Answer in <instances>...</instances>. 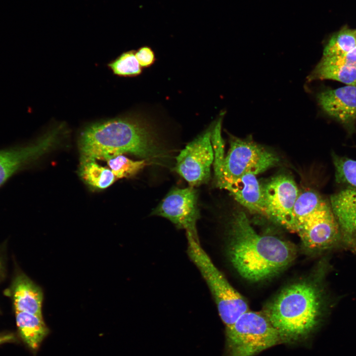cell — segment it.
<instances>
[{"instance_id": "6da1fadb", "label": "cell", "mask_w": 356, "mask_h": 356, "mask_svg": "<svg viewBox=\"0 0 356 356\" xmlns=\"http://www.w3.org/2000/svg\"><path fill=\"white\" fill-rule=\"evenodd\" d=\"M227 254L237 272L252 282L269 279L294 260L296 251L278 237L258 233L244 212L234 213L228 231Z\"/></svg>"}, {"instance_id": "7a4b0ae2", "label": "cell", "mask_w": 356, "mask_h": 356, "mask_svg": "<svg viewBox=\"0 0 356 356\" xmlns=\"http://www.w3.org/2000/svg\"><path fill=\"white\" fill-rule=\"evenodd\" d=\"M79 148L81 160H103L124 153L147 160L163 154L155 130L147 123L133 117L116 118L88 126L81 134Z\"/></svg>"}, {"instance_id": "3957f363", "label": "cell", "mask_w": 356, "mask_h": 356, "mask_svg": "<svg viewBox=\"0 0 356 356\" xmlns=\"http://www.w3.org/2000/svg\"><path fill=\"white\" fill-rule=\"evenodd\" d=\"M321 307L318 288L312 282L304 280L283 289L266 306L263 313L281 341L293 342L305 338L313 329Z\"/></svg>"}, {"instance_id": "277c9868", "label": "cell", "mask_w": 356, "mask_h": 356, "mask_svg": "<svg viewBox=\"0 0 356 356\" xmlns=\"http://www.w3.org/2000/svg\"><path fill=\"white\" fill-rule=\"evenodd\" d=\"M187 254L198 269L214 298L226 327L232 325L249 307L243 297L229 283L201 246L198 235L186 233Z\"/></svg>"}, {"instance_id": "5b68a950", "label": "cell", "mask_w": 356, "mask_h": 356, "mask_svg": "<svg viewBox=\"0 0 356 356\" xmlns=\"http://www.w3.org/2000/svg\"><path fill=\"white\" fill-rule=\"evenodd\" d=\"M226 356H254L281 342L263 312L250 310L225 327Z\"/></svg>"}, {"instance_id": "8992f818", "label": "cell", "mask_w": 356, "mask_h": 356, "mask_svg": "<svg viewBox=\"0 0 356 356\" xmlns=\"http://www.w3.org/2000/svg\"><path fill=\"white\" fill-rule=\"evenodd\" d=\"M278 158L272 152L249 139L230 137V147L224 158L222 167L224 185L248 173L257 175L274 166Z\"/></svg>"}, {"instance_id": "52a82bcc", "label": "cell", "mask_w": 356, "mask_h": 356, "mask_svg": "<svg viewBox=\"0 0 356 356\" xmlns=\"http://www.w3.org/2000/svg\"><path fill=\"white\" fill-rule=\"evenodd\" d=\"M212 128L188 143L176 157L174 170L187 181L189 186L207 183L210 178L214 161Z\"/></svg>"}, {"instance_id": "ba28073f", "label": "cell", "mask_w": 356, "mask_h": 356, "mask_svg": "<svg viewBox=\"0 0 356 356\" xmlns=\"http://www.w3.org/2000/svg\"><path fill=\"white\" fill-rule=\"evenodd\" d=\"M267 217L292 232L297 224L293 211L299 192L293 179L288 175H277L263 186Z\"/></svg>"}, {"instance_id": "9c48e42d", "label": "cell", "mask_w": 356, "mask_h": 356, "mask_svg": "<svg viewBox=\"0 0 356 356\" xmlns=\"http://www.w3.org/2000/svg\"><path fill=\"white\" fill-rule=\"evenodd\" d=\"M296 232L305 247L312 251L329 249L342 240L341 231L329 202L325 200L298 223Z\"/></svg>"}, {"instance_id": "30bf717a", "label": "cell", "mask_w": 356, "mask_h": 356, "mask_svg": "<svg viewBox=\"0 0 356 356\" xmlns=\"http://www.w3.org/2000/svg\"><path fill=\"white\" fill-rule=\"evenodd\" d=\"M198 193L194 187L175 188L170 190L152 215L166 218L186 233L198 235L196 223L200 218Z\"/></svg>"}, {"instance_id": "8fae6325", "label": "cell", "mask_w": 356, "mask_h": 356, "mask_svg": "<svg viewBox=\"0 0 356 356\" xmlns=\"http://www.w3.org/2000/svg\"><path fill=\"white\" fill-rule=\"evenodd\" d=\"M60 131L55 129L37 140L0 150V187L46 152L55 143Z\"/></svg>"}, {"instance_id": "7c38bea8", "label": "cell", "mask_w": 356, "mask_h": 356, "mask_svg": "<svg viewBox=\"0 0 356 356\" xmlns=\"http://www.w3.org/2000/svg\"><path fill=\"white\" fill-rule=\"evenodd\" d=\"M316 99L322 110L340 123L350 126L356 120V86L323 90Z\"/></svg>"}, {"instance_id": "4fadbf2b", "label": "cell", "mask_w": 356, "mask_h": 356, "mask_svg": "<svg viewBox=\"0 0 356 356\" xmlns=\"http://www.w3.org/2000/svg\"><path fill=\"white\" fill-rule=\"evenodd\" d=\"M329 202L342 240L356 251V190L344 188L332 194Z\"/></svg>"}, {"instance_id": "5bb4252c", "label": "cell", "mask_w": 356, "mask_h": 356, "mask_svg": "<svg viewBox=\"0 0 356 356\" xmlns=\"http://www.w3.org/2000/svg\"><path fill=\"white\" fill-rule=\"evenodd\" d=\"M325 79L356 86V46L342 55L322 56L308 77L309 81Z\"/></svg>"}, {"instance_id": "9a60e30c", "label": "cell", "mask_w": 356, "mask_h": 356, "mask_svg": "<svg viewBox=\"0 0 356 356\" xmlns=\"http://www.w3.org/2000/svg\"><path fill=\"white\" fill-rule=\"evenodd\" d=\"M256 176L246 174L225 184L222 189L227 190L237 202L250 212L265 216L263 188Z\"/></svg>"}, {"instance_id": "2e32d148", "label": "cell", "mask_w": 356, "mask_h": 356, "mask_svg": "<svg viewBox=\"0 0 356 356\" xmlns=\"http://www.w3.org/2000/svg\"><path fill=\"white\" fill-rule=\"evenodd\" d=\"M12 297L15 312H22L42 316L43 294L40 288L24 274L14 280Z\"/></svg>"}, {"instance_id": "e0dca14e", "label": "cell", "mask_w": 356, "mask_h": 356, "mask_svg": "<svg viewBox=\"0 0 356 356\" xmlns=\"http://www.w3.org/2000/svg\"><path fill=\"white\" fill-rule=\"evenodd\" d=\"M16 321L20 336L32 351H36L49 333L43 316L22 312H15Z\"/></svg>"}, {"instance_id": "ac0fdd59", "label": "cell", "mask_w": 356, "mask_h": 356, "mask_svg": "<svg viewBox=\"0 0 356 356\" xmlns=\"http://www.w3.org/2000/svg\"><path fill=\"white\" fill-rule=\"evenodd\" d=\"M79 171L84 181L99 189L108 187L116 179L110 169L99 165L95 160H82Z\"/></svg>"}, {"instance_id": "d6986e66", "label": "cell", "mask_w": 356, "mask_h": 356, "mask_svg": "<svg viewBox=\"0 0 356 356\" xmlns=\"http://www.w3.org/2000/svg\"><path fill=\"white\" fill-rule=\"evenodd\" d=\"M356 46V31L343 28L333 35L325 45L323 56L342 55Z\"/></svg>"}, {"instance_id": "ffe728a7", "label": "cell", "mask_w": 356, "mask_h": 356, "mask_svg": "<svg viewBox=\"0 0 356 356\" xmlns=\"http://www.w3.org/2000/svg\"><path fill=\"white\" fill-rule=\"evenodd\" d=\"M224 114H222L212 128L211 142L214 152V178L219 187L222 181V167L224 160V143L222 136V125Z\"/></svg>"}, {"instance_id": "44dd1931", "label": "cell", "mask_w": 356, "mask_h": 356, "mask_svg": "<svg viewBox=\"0 0 356 356\" xmlns=\"http://www.w3.org/2000/svg\"><path fill=\"white\" fill-rule=\"evenodd\" d=\"M103 160L106 161L116 178L134 176L147 164L146 160L134 161L123 154L108 156Z\"/></svg>"}, {"instance_id": "7402d4cb", "label": "cell", "mask_w": 356, "mask_h": 356, "mask_svg": "<svg viewBox=\"0 0 356 356\" xmlns=\"http://www.w3.org/2000/svg\"><path fill=\"white\" fill-rule=\"evenodd\" d=\"M336 182L344 188L356 190V160L332 154Z\"/></svg>"}, {"instance_id": "603a6c76", "label": "cell", "mask_w": 356, "mask_h": 356, "mask_svg": "<svg viewBox=\"0 0 356 356\" xmlns=\"http://www.w3.org/2000/svg\"><path fill=\"white\" fill-rule=\"evenodd\" d=\"M323 200L318 193L312 190L299 193L293 211L297 229L298 223L315 211Z\"/></svg>"}, {"instance_id": "cb8c5ba5", "label": "cell", "mask_w": 356, "mask_h": 356, "mask_svg": "<svg viewBox=\"0 0 356 356\" xmlns=\"http://www.w3.org/2000/svg\"><path fill=\"white\" fill-rule=\"evenodd\" d=\"M108 66L115 74L121 76H135L142 72L134 51L124 52Z\"/></svg>"}, {"instance_id": "d4e9b609", "label": "cell", "mask_w": 356, "mask_h": 356, "mask_svg": "<svg viewBox=\"0 0 356 356\" xmlns=\"http://www.w3.org/2000/svg\"><path fill=\"white\" fill-rule=\"evenodd\" d=\"M135 57L141 67L151 66L155 62V54L149 46H145L139 48L135 52Z\"/></svg>"}, {"instance_id": "484cf974", "label": "cell", "mask_w": 356, "mask_h": 356, "mask_svg": "<svg viewBox=\"0 0 356 356\" xmlns=\"http://www.w3.org/2000/svg\"><path fill=\"white\" fill-rule=\"evenodd\" d=\"M17 341L15 336L11 333L0 334V345L6 343L15 342Z\"/></svg>"}, {"instance_id": "4316f807", "label": "cell", "mask_w": 356, "mask_h": 356, "mask_svg": "<svg viewBox=\"0 0 356 356\" xmlns=\"http://www.w3.org/2000/svg\"><path fill=\"white\" fill-rule=\"evenodd\" d=\"M3 262L2 260V258L1 256H0V277L1 276V275L3 271Z\"/></svg>"}]
</instances>
